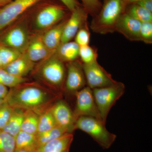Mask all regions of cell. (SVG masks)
Here are the masks:
<instances>
[{
	"label": "cell",
	"mask_w": 152,
	"mask_h": 152,
	"mask_svg": "<svg viewBox=\"0 0 152 152\" xmlns=\"http://www.w3.org/2000/svg\"><path fill=\"white\" fill-rule=\"evenodd\" d=\"M26 83L9 91L5 100L14 108L30 110L40 115L61 98L60 92Z\"/></svg>",
	"instance_id": "obj_1"
},
{
	"label": "cell",
	"mask_w": 152,
	"mask_h": 152,
	"mask_svg": "<svg viewBox=\"0 0 152 152\" xmlns=\"http://www.w3.org/2000/svg\"><path fill=\"white\" fill-rule=\"evenodd\" d=\"M127 6L123 0H106L90 25L94 32L106 34L115 32L116 26Z\"/></svg>",
	"instance_id": "obj_2"
},
{
	"label": "cell",
	"mask_w": 152,
	"mask_h": 152,
	"mask_svg": "<svg viewBox=\"0 0 152 152\" xmlns=\"http://www.w3.org/2000/svg\"><path fill=\"white\" fill-rule=\"evenodd\" d=\"M105 124L96 118L82 116L76 120L75 128L87 133L102 148L108 149L113 144L117 136L107 130Z\"/></svg>",
	"instance_id": "obj_3"
},
{
	"label": "cell",
	"mask_w": 152,
	"mask_h": 152,
	"mask_svg": "<svg viewBox=\"0 0 152 152\" xmlns=\"http://www.w3.org/2000/svg\"><path fill=\"white\" fill-rule=\"evenodd\" d=\"M125 89L123 83L116 81L110 86L92 90L100 115L105 124L111 109L124 94Z\"/></svg>",
	"instance_id": "obj_4"
},
{
	"label": "cell",
	"mask_w": 152,
	"mask_h": 152,
	"mask_svg": "<svg viewBox=\"0 0 152 152\" xmlns=\"http://www.w3.org/2000/svg\"><path fill=\"white\" fill-rule=\"evenodd\" d=\"M39 73L42 78L58 91L64 90L66 68L56 55L49 58L42 65Z\"/></svg>",
	"instance_id": "obj_5"
},
{
	"label": "cell",
	"mask_w": 152,
	"mask_h": 152,
	"mask_svg": "<svg viewBox=\"0 0 152 152\" xmlns=\"http://www.w3.org/2000/svg\"><path fill=\"white\" fill-rule=\"evenodd\" d=\"M75 96V106L73 113L76 120L80 117L87 116L102 121L95 102L91 89L86 86L76 93Z\"/></svg>",
	"instance_id": "obj_6"
},
{
	"label": "cell",
	"mask_w": 152,
	"mask_h": 152,
	"mask_svg": "<svg viewBox=\"0 0 152 152\" xmlns=\"http://www.w3.org/2000/svg\"><path fill=\"white\" fill-rule=\"evenodd\" d=\"M83 67L87 86L92 90L108 86L116 82L97 61L90 64H83Z\"/></svg>",
	"instance_id": "obj_7"
},
{
	"label": "cell",
	"mask_w": 152,
	"mask_h": 152,
	"mask_svg": "<svg viewBox=\"0 0 152 152\" xmlns=\"http://www.w3.org/2000/svg\"><path fill=\"white\" fill-rule=\"evenodd\" d=\"M41 0H13L0 8V31Z\"/></svg>",
	"instance_id": "obj_8"
},
{
	"label": "cell",
	"mask_w": 152,
	"mask_h": 152,
	"mask_svg": "<svg viewBox=\"0 0 152 152\" xmlns=\"http://www.w3.org/2000/svg\"><path fill=\"white\" fill-rule=\"evenodd\" d=\"M86 86L81 62L76 60L68 63L64 90L68 94L75 96L76 93Z\"/></svg>",
	"instance_id": "obj_9"
},
{
	"label": "cell",
	"mask_w": 152,
	"mask_h": 152,
	"mask_svg": "<svg viewBox=\"0 0 152 152\" xmlns=\"http://www.w3.org/2000/svg\"><path fill=\"white\" fill-rule=\"evenodd\" d=\"M57 126L68 133L72 134L76 130V119L73 111L65 101L58 100L50 107Z\"/></svg>",
	"instance_id": "obj_10"
},
{
	"label": "cell",
	"mask_w": 152,
	"mask_h": 152,
	"mask_svg": "<svg viewBox=\"0 0 152 152\" xmlns=\"http://www.w3.org/2000/svg\"><path fill=\"white\" fill-rule=\"evenodd\" d=\"M71 13L64 27L61 44L72 41L81 27L88 23V14L83 7L79 6Z\"/></svg>",
	"instance_id": "obj_11"
},
{
	"label": "cell",
	"mask_w": 152,
	"mask_h": 152,
	"mask_svg": "<svg viewBox=\"0 0 152 152\" xmlns=\"http://www.w3.org/2000/svg\"><path fill=\"white\" fill-rule=\"evenodd\" d=\"M142 23L124 13L117 22L115 32L132 42L140 41V30Z\"/></svg>",
	"instance_id": "obj_12"
},
{
	"label": "cell",
	"mask_w": 152,
	"mask_h": 152,
	"mask_svg": "<svg viewBox=\"0 0 152 152\" xmlns=\"http://www.w3.org/2000/svg\"><path fill=\"white\" fill-rule=\"evenodd\" d=\"M65 15L61 7L50 5L39 11L36 18V25L38 28L45 29L53 26L62 20Z\"/></svg>",
	"instance_id": "obj_13"
},
{
	"label": "cell",
	"mask_w": 152,
	"mask_h": 152,
	"mask_svg": "<svg viewBox=\"0 0 152 152\" xmlns=\"http://www.w3.org/2000/svg\"><path fill=\"white\" fill-rule=\"evenodd\" d=\"M28 34L23 27L18 26L7 32L3 39L6 46L12 48L22 52L28 45Z\"/></svg>",
	"instance_id": "obj_14"
},
{
	"label": "cell",
	"mask_w": 152,
	"mask_h": 152,
	"mask_svg": "<svg viewBox=\"0 0 152 152\" xmlns=\"http://www.w3.org/2000/svg\"><path fill=\"white\" fill-rule=\"evenodd\" d=\"M34 63L29 59L26 53L4 68L14 75L25 77L34 68Z\"/></svg>",
	"instance_id": "obj_15"
},
{
	"label": "cell",
	"mask_w": 152,
	"mask_h": 152,
	"mask_svg": "<svg viewBox=\"0 0 152 152\" xmlns=\"http://www.w3.org/2000/svg\"><path fill=\"white\" fill-rule=\"evenodd\" d=\"M51 52L44 44L42 37H37L28 44L26 54L33 62L46 59Z\"/></svg>",
	"instance_id": "obj_16"
},
{
	"label": "cell",
	"mask_w": 152,
	"mask_h": 152,
	"mask_svg": "<svg viewBox=\"0 0 152 152\" xmlns=\"http://www.w3.org/2000/svg\"><path fill=\"white\" fill-rule=\"evenodd\" d=\"M73 134L68 133L40 147L39 152H69L73 140Z\"/></svg>",
	"instance_id": "obj_17"
},
{
	"label": "cell",
	"mask_w": 152,
	"mask_h": 152,
	"mask_svg": "<svg viewBox=\"0 0 152 152\" xmlns=\"http://www.w3.org/2000/svg\"><path fill=\"white\" fill-rule=\"evenodd\" d=\"M66 20L56 25L42 37L44 44L51 53L56 52L61 44L63 30Z\"/></svg>",
	"instance_id": "obj_18"
},
{
	"label": "cell",
	"mask_w": 152,
	"mask_h": 152,
	"mask_svg": "<svg viewBox=\"0 0 152 152\" xmlns=\"http://www.w3.org/2000/svg\"><path fill=\"white\" fill-rule=\"evenodd\" d=\"M80 47L72 41L61 44L56 51V55L63 62H71L79 58Z\"/></svg>",
	"instance_id": "obj_19"
},
{
	"label": "cell",
	"mask_w": 152,
	"mask_h": 152,
	"mask_svg": "<svg viewBox=\"0 0 152 152\" xmlns=\"http://www.w3.org/2000/svg\"><path fill=\"white\" fill-rule=\"evenodd\" d=\"M15 150L38 151L39 150L37 135L21 131L15 137Z\"/></svg>",
	"instance_id": "obj_20"
},
{
	"label": "cell",
	"mask_w": 152,
	"mask_h": 152,
	"mask_svg": "<svg viewBox=\"0 0 152 152\" xmlns=\"http://www.w3.org/2000/svg\"><path fill=\"white\" fill-rule=\"evenodd\" d=\"M24 111L21 109L14 108L10 118L2 130L15 137L21 130Z\"/></svg>",
	"instance_id": "obj_21"
},
{
	"label": "cell",
	"mask_w": 152,
	"mask_h": 152,
	"mask_svg": "<svg viewBox=\"0 0 152 152\" xmlns=\"http://www.w3.org/2000/svg\"><path fill=\"white\" fill-rule=\"evenodd\" d=\"M39 116V115L33 111L24 110L21 131L37 135L38 133Z\"/></svg>",
	"instance_id": "obj_22"
},
{
	"label": "cell",
	"mask_w": 152,
	"mask_h": 152,
	"mask_svg": "<svg viewBox=\"0 0 152 152\" xmlns=\"http://www.w3.org/2000/svg\"><path fill=\"white\" fill-rule=\"evenodd\" d=\"M125 12L141 23L152 22V12L136 4L127 6Z\"/></svg>",
	"instance_id": "obj_23"
},
{
	"label": "cell",
	"mask_w": 152,
	"mask_h": 152,
	"mask_svg": "<svg viewBox=\"0 0 152 152\" xmlns=\"http://www.w3.org/2000/svg\"><path fill=\"white\" fill-rule=\"evenodd\" d=\"M63 128L57 126L46 132L37 134L39 149L45 144L68 134Z\"/></svg>",
	"instance_id": "obj_24"
},
{
	"label": "cell",
	"mask_w": 152,
	"mask_h": 152,
	"mask_svg": "<svg viewBox=\"0 0 152 152\" xmlns=\"http://www.w3.org/2000/svg\"><path fill=\"white\" fill-rule=\"evenodd\" d=\"M57 126L50 107L43 112L39 116L37 134L50 130Z\"/></svg>",
	"instance_id": "obj_25"
},
{
	"label": "cell",
	"mask_w": 152,
	"mask_h": 152,
	"mask_svg": "<svg viewBox=\"0 0 152 152\" xmlns=\"http://www.w3.org/2000/svg\"><path fill=\"white\" fill-rule=\"evenodd\" d=\"M27 81V80L25 77H17L4 69H0V84L7 88H15Z\"/></svg>",
	"instance_id": "obj_26"
},
{
	"label": "cell",
	"mask_w": 152,
	"mask_h": 152,
	"mask_svg": "<svg viewBox=\"0 0 152 152\" xmlns=\"http://www.w3.org/2000/svg\"><path fill=\"white\" fill-rule=\"evenodd\" d=\"M22 52L10 47L0 46V58L3 69L20 56Z\"/></svg>",
	"instance_id": "obj_27"
},
{
	"label": "cell",
	"mask_w": 152,
	"mask_h": 152,
	"mask_svg": "<svg viewBox=\"0 0 152 152\" xmlns=\"http://www.w3.org/2000/svg\"><path fill=\"white\" fill-rule=\"evenodd\" d=\"M79 56L82 64H90L97 61V50L89 45L80 47Z\"/></svg>",
	"instance_id": "obj_28"
},
{
	"label": "cell",
	"mask_w": 152,
	"mask_h": 152,
	"mask_svg": "<svg viewBox=\"0 0 152 152\" xmlns=\"http://www.w3.org/2000/svg\"><path fill=\"white\" fill-rule=\"evenodd\" d=\"M15 138L0 130V152H15Z\"/></svg>",
	"instance_id": "obj_29"
},
{
	"label": "cell",
	"mask_w": 152,
	"mask_h": 152,
	"mask_svg": "<svg viewBox=\"0 0 152 152\" xmlns=\"http://www.w3.org/2000/svg\"><path fill=\"white\" fill-rule=\"evenodd\" d=\"M75 38V42L79 47L89 45L91 34L88 23L81 27Z\"/></svg>",
	"instance_id": "obj_30"
},
{
	"label": "cell",
	"mask_w": 152,
	"mask_h": 152,
	"mask_svg": "<svg viewBox=\"0 0 152 152\" xmlns=\"http://www.w3.org/2000/svg\"><path fill=\"white\" fill-rule=\"evenodd\" d=\"M14 109L6 100L0 107V130H2L5 126L12 115Z\"/></svg>",
	"instance_id": "obj_31"
},
{
	"label": "cell",
	"mask_w": 152,
	"mask_h": 152,
	"mask_svg": "<svg viewBox=\"0 0 152 152\" xmlns=\"http://www.w3.org/2000/svg\"><path fill=\"white\" fill-rule=\"evenodd\" d=\"M140 41L152 44V22L142 23L140 30Z\"/></svg>",
	"instance_id": "obj_32"
},
{
	"label": "cell",
	"mask_w": 152,
	"mask_h": 152,
	"mask_svg": "<svg viewBox=\"0 0 152 152\" xmlns=\"http://www.w3.org/2000/svg\"><path fill=\"white\" fill-rule=\"evenodd\" d=\"M83 7L91 16L96 15L100 10L102 4L99 0H80Z\"/></svg>",
	"instance_id": "obj_33"
},
{
	"label": "cell",
	"mask_w": 152,
	"mask_h": 152,
	"mask_svg": "<svg viewBox=\"0 0 152 152\" xmlns=\"http://www.w3.org/2000/svg\"><path fill=\"white\" fill-rule=\"evenodd\" d=\"M71 12L80 6L76 0H60Z\"/></svg>",
	"instance_id": "obj_34"
},
{
	"label": "cell",
	"mask_w": 152,
	"mask_h": 152,
	"mask_svg": "<svg viewBox=\"0 0 152 152\" xmlns=\"http://www.w3.org/2000/svg\"><path fill=\"white\" fill-rule=\"evenodd\" d=\"M136 4L152 12V0H142Z\"/></svg>",
	"instance_id": "obj_35"
},
{
	"label": "cell",
	"mask_w": 152,
	"mask_h": 152,
	"mask_svg": "<svg viewBox=\"0 0 152 152\" xmlns=\"http://www.w3.org/2000/svg\"><path fill=\"white\" fill-rule=\"evenodd\" d=\"M8 93L7 88L0 84V98L5 99Z\"/></svg>",
	"instance_id": "obj_36"
},
{
	"label": "cell",
	"mask_w": 152,
	"mask_h": 152,
	"mask_svg": "<svg viewBox=\"0 0 152 152\" xmlns=\"http://www.w3.org/2000/svg\"><path fill=\"white\" fill-rule=\"evenodd\" d=\"M141 1H142V0H123V1L126 6L132 4H136V3Z\"/></svg>",
	"instance_id": "obj_37"
},
{
	"label": "cell",
	"mask_w": 152,
	"mask_h": 152,
	"mask_svg": "<svg viewBox=\"0 0 152 152\" xmlns=\"http://www.w3.org/2000/svg\"><path fill=\"white\" fill-rule=\"evenodd\" d=\"M13 0H0V7L10 3Z\"/></svg>",
	"instance_id": "obj_38"
},
{
	"label": "cell",
	"mask_w": 152,
	"mask_h": 152,
	"mask_svg": "<svg viewBox=\"0 0 152 152\" xmlns=\"http://www.w3.org/2000/svg\"><path fill=\"white\" fill-rule=\"evenodd\" d=\"M15 152H39L38 151H28L25 150H15Z\"/></svg>",
	"instance_id": "obj_39"
},
{
	"label": "cell",
	"mask_w": 152,
	"mask_h": 152,
	"mask_svg": "<svg viewBox=\"0 0 152 152\" xmlns=\"http://www.w3.org/2000/svg\"><path fill=\"white\" fill-rule=\"evenodd\" d=\"M5 101V99H1V98H0V107L4 102Z\"/></svg>",
	"instance_id": "obj_40"
},
{
	"label": "cell",
	"mask_w": 152,
	"mask_h": 152,
	"mask_svg": "<svg viewBox=\"0 0 152 152\" xmlns=\"http://www.w3.org/2000/svg\"><path fill=\"white\" fill-rule=\"evenodd\" d=\"M0 69H3L2 66L1 61V58H0Z\"/></svg>",
	"instance_id": "obj_41"
}]
</instances>
